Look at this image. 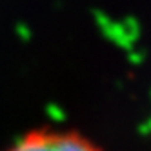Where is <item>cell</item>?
Instances as JSON below:
<instances>
[{
  "mask_svg": "<svg viewBox=\"0 0 151 151\" xmlns=\"http://www.w3.org/2000/svg\"><path fill=\"white\" fill-rule=\"evenodd\" d=\"M4 151H104L100 144L78 129L40 126L18 135Z\"/></svg>",
  "mask_w": 151,
  "mask_h": 151,
  "instance_id": "6da1fadb",
  "label": "cell"
}]
</instances>
